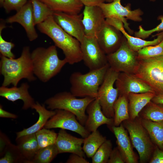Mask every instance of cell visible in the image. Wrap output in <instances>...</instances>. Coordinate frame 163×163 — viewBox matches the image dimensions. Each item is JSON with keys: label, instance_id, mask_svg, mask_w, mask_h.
<instances>
[{"label": "cell", "instance_id": "d4e9b609", "mask_svg": "<svg viewBox=\"0 0 163 163\" xmlns=\"http://www.w3.org/2000/svg\"><path fill=\"white\" fill-rule=\"evenodd\" d=\"M32 109H35L38 113V120L30 127L17 133L16 138L24 135L36 133L43 128L48 119L56 113L55 110H48L46 108L44 105H42L37 102L34 104Z\"/></svg>", "mask_w": 163, "mask_h": 163}, {"label": "cell", "instance_id": "ee69618b", "mask_svg": "<svg viewBox=\"0 0 163 163\" xmlns=\"http://www.w3.org/2000/svg\"><path fill=\"white\" fill-rule=\"evenodd\" d=\"M0 117H1L16 119L17 117L18 116L16 115L5 110L3 109L2 106L0 104Z\"/></svg>", "mask_w": 163, "mask_h": 163}, {"label": "cell", "instance_id": "bcb514c9", "mask_svg": "<svg viewBox=\"0 0 163 163\" xmlns=\"http://www.w3.org/2000/svg\"><path fill=\"white\" fill-rule=\"evenodd\" d=\"M114 0H105V1L108 3H110L113 1Z\"/></svg>", "mask_w": 163, "mask_h": 163}, {"label": "cell", "instance_id": "2e32d148", "mask_svg": "<svg viewBox=\"0 0 163 163\" xmlns=\"http://www.w3.org/2000/svg\"><path fill=\"white\" fill-rule=\"evenodd\" d=\"M115 84L119 95H128L130 93H154L150 86L133 74L120 72Z\"/></svg>", "mask_w": 163, "mask_h": 163}, {"label": "cell", "instance_id": "7402d4cb", "mask_svg": "<svg viewBox=\"0 0 163 163\" xmlns=\"http://www.w3.org/2000/svg\"><path fill=\"white\" fill-rule=\"evenodd\" d=\"M84 138H79L68 133L61 129L58 133L56 144L59 153H70L84 157L85 153L82 147Z\"/></svg>", "mask_w": 163, "mask_h": 163}, {"label": "cell", "instance_id": "5b68a950", "mask_svg": "<svg viewBox=\"0 0 163 163\" xmlns=\"http://www.w3.org/2000/svg\"><path fill=\"white\" fill-rule=\"evenodd\" d=\"M95 98L89 97L78 98L70 92L65 91L47 99L45 104L51 110L62 109L72 113L79 123L84 126L88 118L85 113L86 109Z\"/></svg>", "mask_w": 163, "mask_h": 163}, {"label": "cell", "instance_id": "8fae6325", "mask_svg": "<svg viewBox=\"0 0 163 163\" xmlns=\"http://www.w3.org/2000/svg\"><path fill=\"white\" fill-rule=\"evenodd\" d=\"M80 44L82 60L90 71L100 69L108 64L107 55L96 37L85 35Z\"/></svg>", "mask_w": 163, "mask_h": 163}, {"label": "cell", "instance_id": "3957f363", "mask_svg": "<svg viewBox=\"0 0 163 163\" xmlns=\"http://www.w3.org/2000/svg\"><path fill=\"white\" fill-rule=\"evenodd\" d=\"M31 57L34 75L44 83L56 75L68 63L65 59L59 58L55 45L36 48L31 53Z\"/></svg>", "mask_w": 163, "mask_h": 163}, {"label": "cell", "instance_id": "44dd1931", "mask_svg": "<svg viewBox=\"0 0 163 163\" xmlns=\"http://www.w3.org/2000/svg\"><path fill=\"white\" fill-rule=\"evenodd\" d=\"M29 85L27 82L22 83L19 87L13 86L8 88L2 86L0 88V96L13 102L21 100L23 102V109H32L35 103L29 93Z\"/></svg>", "mask_w": 163, "mask_h": 163}, {"label": "cell", "instance_id": "ffe728a7", "mask_svg": "<svg viewBox=\"0 0 163 163\" xmlns=\"http://www.w3.org/2000/svg\"><path fill=\"white\" fill-rule=\"evenodd\" d=\"M105 21L120 30L126 38L130 47L133 50L137 52L145 47L154 46L160 43L163 39V34L158 33L153 37L157 36L152 40H146L140 38L133 37L127 33L124 29L123 24L120 20L115 18H109L105 19Z\"/></svg>", "mask_w": 163, "mask_h": 163}, {"label": "cell", "instance_id": "f1b7e54d", "mask_svg": "<svg viewBox=\"0 0 163 163\" xmlns=\"http://www.w3.org/2000/svg\"><path fill=\"white\" fill-rule=\"evenodd\" d=\"M107 140L97 130L84 138L83 149L88 158H91L102 144Z\"/></svg>", "mask_w": 163, "mask_h": 163}, {"label": "cell", "instance_id": "603a6c76", "mask_svg": "<svg viewBox=\"0 0 163 163\" xmlns=\"http://www.w3.org/2000/svg\"><path fill=\"white\" fill-rule=\"evenodd\" d=\"M155 95L151 92L129 93L127 97L130 119L133 120L139 117L140 111Z\"/></svg>", "mask_w": 163, "mask_h": 163}, {"label": "cell", "instance_id": "f35d334b", "mask_svg": "<svg viewBox=\"0 0 163 163\" xmlns=\"http://www.w3.org/2000/svg\"><path fill=\"white\" fill-rule=\"evenodd\" d=\"M27 2V0H5L2 6L7 13L12 10H15L17 12Z\"/></svg>", "mask_w": 163, "mask_h": 163}, {"label": "cell", "instance_id": "60d3db41", "mask_svg": "<svg viewBox=\"0 0 163 163\" xmlns=\"http://www.w3.org/2000/svg\"><path fill=\"white\" fill-rule=\"evenodd\" d=\"M149 163H163V150L156 146L155 149Z\"/></svg>", "mask_w": 163, "mask_h": 163}, {"label": "cell", "instance_id": "d590c367", "mask_svg": "<svg viewBox=\"0 0 163 163\" xmlns=\"http://www.w3.org/2000/svg\"><path fill=\"white\" fill-rule=\"evenodd\" d=\"M139 58H146L155 57L163 54V39L158 44L147 46L137 51Z\"/></svg>", "mask_w": 163, "mask_h": 163}, {"label": "cell", "instance_id": "e575fe53", "mask_svg": "<svg viewBox=\"0 0 163 163\" xmlns=\"http://www.w3.org/2000/svg\"><path fill=\"white\" fill-rule=\"evenodd\" d=\"M111 141L106 140L98 149L91 157L92 163H107L108 162L112 150Z\"/></svg>", "mask_w": 163, "mask_h": 163}, {"label": "cell", "instance_id": "83f0119b", "mask_svg": "<svg viewBox=\"0 0 163 163\" xmlns=\"http://www.w3.org/2000/svg\"><path fill=\"white\" fill-rule=\"evenodd\" d=\"M113 126H118L123 121L130 119L127 95H119L113 105Z\"/></svg>", "mask_w": 163, "mask_h": 163}, {"label": "cell", "instance_id": "6da1fadb", "mask_svg": "<svg viewBox=\"0 0 163 163\" xmlns=\"http://www.w3.org/2000/svg\"><path fill=\"white\" fill-rule=\"evenodd\" d=\"M39 30L46 35L61 49L68 63L72 65L82 60L80 42L65 31L54 21L53 15L37 25Z\"/></svg>", "mask_w": 163, "mask_h": 163}, {"label": "cell", "instance_id": "7bdbcfd3", "mask_svg": "<svg viewBox=\"0 0 163 163\" xmlns=\"http://www.w3.org/2000/svg\"><path fill=\"white\" fill-rule=\"evenodd\" d=\"M85 6H99L101 4L104 2L105 0H80Z\"/></svg>", "mask_w": 163, "mask_h": 163}, {"label": "cell", "instance_id": "74e56055", "mask_svg": "<svg viewBox=\"0 0 163 163\" xmlns=\"http://www.w3.org/2000/svg\"><path fill=\"white\" fill-rule=\"evenodd\" d=\"M157 19L160 20L161 22L156 27L152 29L146 30L144 29L142 26L140 25L139 27L138 31L134 33V36L145 40L154 32H160L163 31V15L159 16Z\"/></svg>", "mask_w": 163, "mask_h": 163}, {"label": "cell", "instance_id": "7dc6e473", "mask_svg": "<svg viewBox=\"0 0 163 163\" xmlns=\"http://www.w3.org/2000/svg\"><path fill=\"white\" fill-rule=\"evenodd\" d=\"M5 0H0V5L1 6H2L3 3Z\"/></svg>", "mask_w": 163, "mask_h": 163}, {"label": "cell", "instance_id": "f6af8a7d", "mask_svg": "<svg viewBox=\"0 0 163 163\" xmlns=\"http://www.w3.org/2000/svg\"><path fill=\"white\" fill-rule=\"evenodd\" d=\"M151 101L155 103L163 104V94L156 95Z\"/></svg>", "mask_w": 163, "mask_h": 163}, {"label": "cell", "instance_id": "b9f144b4", "mask_svg": "<svg viewBox=\"0 0 163 163\" xmlns=\"http://www.w3.org/2000/svg\"><path fill=\"white\" fill-rule=\"evenodd\" d=\"M84 157L78 155L72 154L66 161L67 163H88L89 162L86 160Z\"/></svg>", "mask_w": 163, "mask_h": 163}, {"label": "cell", "instance_id": "d6986e66", "mask_svg": "<svg viewBox=\"0 0 163 163\" xmlns=\"http://www.w3.org/2000/svg\"><path fill=\"white\" fill-rule=\"evenodd\" d=\"M86 111L88 118L84 126L90 132L96 131L103 124H107L108 127L113 125V118H108L104 115L97 98L89 104Z\"/></svg>", "mask_w": 163, "mask_h": 163}, {"label": "cell", "instance_id": "ac0fdd59", "mask_svg": "<svg viewBox=\"0 0 163 163\" xmlns=\"http://www.w3.org/2000/svg\"><path fill=\"white\" fill-rule=\"evenodd\" d=\"M114 134L117 147L126 163H138V158L133 150V146L127 131L121 123L118 126H109Z\"/></svg>", "mask_w": 163, "mask_h": 163}, {"label": "cell", "instance_id": "52a82bcc", "mask_svg": "<svg viewBox=\"0 0 163 163\" xmlns=\"http://www.w3.org/2000/svg\"><path fill=\"white\" fill-rule=\"evenodd\" d=\"M122 123L129 134L133 147L138 153L140 162H149L156 146L142 125L140 117L139 116L133 120L129 119Z\"/></svg>", "mask_w": 163, "mask_h": 163}, {"label": "cell", "instance_id": "f546056e", "mask_svg": "<svg viewBox=\"0 0 163 163\" xmlns=\"http://www.w3.org/2000/svg\"><path fill=\"white\" fill-rule=\"evenodd\" d=\"M139 116L141 118L153 121H163V104L151 101L140 111Z\"/></svg>", "mask_w": 163, "mask_h": 163}, {"label": "cell", "instance_id": "e0dca14e", "mask_svg": "<svg viewBox=\"0 0 163 163\" xmlns=\"http://www.w3.org/2000/svg\"><path fill=\"white\" fill-rule=\"evenodd\" d=\"M6 23H18L24 28L27 37L30 41H33L38 37L35 28L33 13V8L30 0L27 3L14 15L7 18Z\"/></svg>", "mask_w": 163, "mask_h": 163}, {"label": "cell", "instance_id": "c3c4849f", "mask_svg": "<svg viewBox=\"0 0 163 163\" xmlns=\"http://www.w3.org/2000/svg\"><path fill=\"white\" fill-rule=\"evenodd\" d=\"M156 0H150V1L151 2H154Z\"/></svg>", "mask_w": 163, "mask_h": 163}, {"label": "cell", "instance_id": "cb8c5ba5", "mask_svg": "<svg viewBox=\"0 0 163 163\" xmlns=\"http://www.w3.org/2000/svg\"><path fill=\"white\" fill-rule=\"evenodd\" d=\"M16 141L24 162L30 163L39 149L36 133L22 136Z\"/></svg>", "mask_w": 163, "mask_h": 163}, {"label": "cell", "instance_id": "484cf974", "mask_svg": "<svg viewBox=\"0 0 163 163\" xmlns=\"http://www.w3.org/2000/svg\"><path fill=\"white\" fill-rule=\"evenodd\" d=\"M54 12L80 13L84 5L80 0H39Z\"/></svg>", "mask_w": 163, "mask_h": 163}, {"label": "cell", "instance_id": "30bf717a", "mask_svg": "<svg viewBox=\"0 0 163 163\" xmlns=\"http://www.w3.org/2000/svg\"><path fill=\"white\" fill-rule=\"evenodd\" d=\"M99 6L105 18H113L120 20L123 23L124 28L130 34H133L134 32L129 27L127 19L136 22H140L142 20L141 16L143 12L141 9L138 8L132 10L130 3L124 6L122 5L121 0H114L107 3L104 2Z\"/></svg>", "mask_w": 163, "mask_h": 163}, {"label": "cell", "instance_id": "7a4b0ae2", "mask_svg": "<svg viewBox=\"0 0 163 163\" xmlns=\"http://www.w3.org/2000/svg\"><path fill=\"white\" fill-rule=\"evenodd\" d=\"M0 58V72L4 77L2 86L7 87L12 84L16 86L23 78L30 82L36 79L29 46L24 47L17 58L10 59L1 55Z\"/></svg>", "mask_w": 163, "mask_h": 163}, {"label": "cell", "instance_id": "836d02e7", "mask_svg": "<svg viewBox=\"0 0 163 163\" xmlns=\"http://www.w3.org/2000/svg\"><path fill=\"white\" fill-rule=\"evenodd\" d=\"M39 149L55 144L58 134L44 128L36 133Z\"/></svg>", "mask_w": 163, "mask_h": 163}, {"label": "cell", "instance_id": "9c48e42d", "mask_svg": "<svg viewBox=\"0 0 163 163\" xmlns=\"http://www.w3.org/2000/svg\"><path fill=\"white\" fill-rule=\"evenodd\" d=\"M119 73L110 67L98 92L97 98L102 110L104 115L109 118H113V105L119 96V91L114 85Z\"/></svg>", "mask_w": 163, "mask_h": 163}, {"label": "cell", "instance_id": "ab89813d", "mask_svg": "<svg viewBox=\"0 0 163 163\" xmlns=\"http://www.w3.org/2000/svg\"><path fill=\"white\" fill-rule=\"evenodd\" d=\"M107 163H125L124 158L117 147L114 148L112 150Z\"/></svg>", "mask_w": 163, "mask_h": 163}, {"label": "cell", "instance_id": "8d00e7d4", "mask_svg": "<svg viewBox=\"0 0 163 163\" xmlns=\"http://www.w3.org/2000/svg\"><path fill=\"white\" fill-rule=\"evenodd\" d=\"M5 27L3 23L0 25V52L1 55L10 59H14L15 55L11 51L12 49L14 47L15 44L11 42L5 40L2 37V33L3 29Z\"/></svg>", "mask_w": 163, "mask_h": 163}, {"label": "cell", "instance_id": "4dcf8cb0", "mask_svg": "<svg viewBox=\"0 0 163 163\" xmlns=\"http://www.w3.org/2000/svg\"><path fill=\"white\" fill-rule=\"evenodd\" d=\"M0 153L2 156L0 159V163L24 162V160L17 146L10 142Z\"/></svg>", "mask_w": 163, "mask_h": 163}, {"label": "cell", "instance_id": "d6a6232c", "mask_svg": "<svg viewBox=\"0 0 163 163\" xmlns=\"http://www.w3.org/2000/svg\"><path fill=\"white\" fill-rule=\"evenodd\" d=\"M59 154L55 144L40 149L30 163H50Z\"/></svg>", "mask_w": 163, "mask_h": 163}, {"label": "cell", "instance_id": "277c9868", "mask_svg": "<svg viewBox=\"0 0 163 163\" xmlns=\"http://www.w3.org/2000/svg\"><path fill=\"white\" fill-rule=\"evenodd\" d=\"M110 67L108 64L100 69L85 74L73 72L69 78L70 92L76 97L97 98L99 88Z\"/></svg>", "mask_w": 163, "mask_h": 163}, {"label": "cell", "instance_id": "681fc988", "mask_svg": "<svg viewBox=\"0 0 163 163\" xmlns=\"http://www.w3.org/2000/svg\"><path fill=\"white\" fill-rule=\"evenodd\" d=\"M159 34H163V31H162V32H159V33H158Z\"/></svg>", "mask_w": 163, "mask_h": 163}, {"label": "cell", "instance_id": "7c38bea8", "mask_svg": "<svg viewBox=\"0 0 163 163\" xmlns=\"http://www.w3.org/2000/svg\"><path fill=\"white\" fill-rule=\"evenodd\" d=\"M55 114L48 120L43 128L50 129L59 128L67 129L80 135L85 138L90 133L81 124L72 113L64 110L56 109Z\"/></svg>", "mask_w": 163, "mask_h": 163}, {"label": "cell", "instance_id": "ba28073f", "mask_svg": "<svg viewBox=\"0 0 163 163\" xmlns=\"http://www.w3.org/2000/svg\"><path fill=\"white\" fill-rule=\"evenodd\" d=\"M107 57L110 67L119 72L133 74L138 64L137 52L130 48L124 36L118 49Z\"/></svg>", "mask_w": 163, "mask_h": 163}, {"label": "cell", "instance_id": "9a60e30c", "mask_svg": "<svg viewBox=\"0 0 163 163\" xmlns=\"http://www.w3.org/2000/svg\"><path fill=\"white\" fill-rule=\"evenodd\" d=\"M82 22L85 35L96 38L97 35L105 22V18L99 6H85Z\"/></svg>", "mask_w": 163, "mask_h": 163}, {"label": "cell", "instance_id": "4316f807", "mask_svg": "<svg viewBox=\"0 0 163 163\" xmlns=\"http://www.w3.org/2000/svg\"><path fill=\"white\" fill-rule=\"evenodd\" d=\"M141 120L153 142L158 148L163 150V121H153L141 118Z\"/></svg>", "mask_w": 163, "mask_h": 163}, {"label": "cell", "instance_id": "5bb4252c", "mask_svg": "<svg viewBox=\"0 0 163 163\" xmlns=\"http://www.w3.org/2000/svg\"><path fill=\"white\" fill-rule=\"evenodd\" d=\"M123 35L122 33L106 22L98 33L96 38L104 53L107 55L117 50L122 43Z\"/></svg>", "mask_w": 163, "mask_h": 163}, {"label": "cell", "instance_id": "1f68e13d", "mask_svg": "<svg viewBox=\"0 0 163 163\" xmlns=\"http://www.w3.org/2000/svg\"><path fill=\"white\" fill-rule=\"evenodd\" d=\"M33 8L35 25L45 21L49 16L53 15L54 12L46 5L39 0H30Z\"/></svg>", "mask_w": 163, "mask_h": 163}, {"label": "cell", "instance_id": "4fadbf2b", "mask_svg": "<svg viewBox=\"0 0 163 163\" xmlns=\"http://www.w3.org/2000/svg\"><path fill=\"white\" fill-rule=\"evenodd\" d=\"M53 17L55 21L65 31L76 39L80 43L82 41L85 35L82 22L83 13L70 14L54 12Z\"/></svg>", "mask_w": 163, "mask_h": 163}, {"label": "cell", "instance_id": "8992f818", "mask_svg": "<svg viewBox=\"0 0 163 163\" xmlns=\"http://www.w3.org/2000/svg\"><path fill=\"white\" fill-rule=\"evenodd\" d=\"M137 58L138 64L133 74L150 86L156 95L163 94V54Z\"/></svg>", "mask_w": 163, "mask_h": 163}]
</instances>
